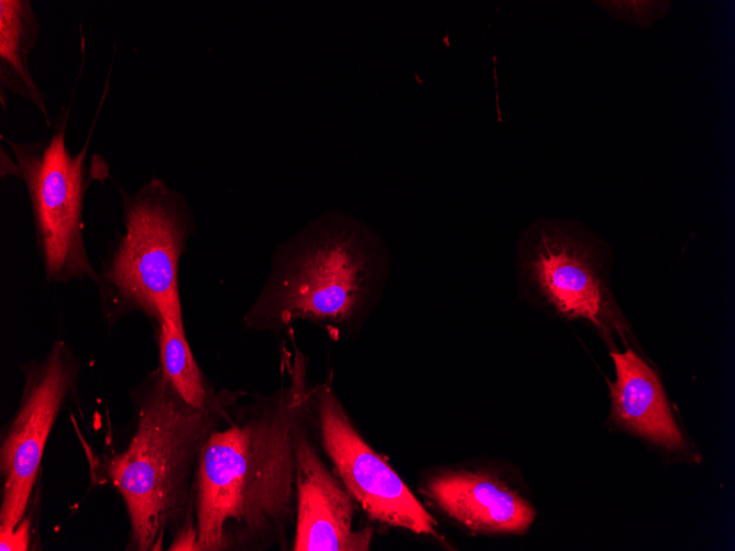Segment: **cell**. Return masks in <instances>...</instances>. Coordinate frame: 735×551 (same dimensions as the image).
Listing matches in <instances>:
<instances>
[{
  "instance_id": "6da1fadb",
  "label": "cell",
  "mask_w": 735,
  "mask_h": 551,
  "mask_svg": "<svg viewBox=\"0 0 735 551\" xmlns=\"http://www.w3.org/2000/svg\"><path fill=\"white\" fill-rule=\"evenodd\" d=\"M289 383L237 407L206 441L194 486V550H290L296 518L295 427L310 386L304 354Z\"/></svg>"
},
{
  "instance_id": "7a4b0ae2",
  "label": "cell",
  "mask_w": 735,
  "mask_h": 551,
  "mask_svg": "<svg viewBox=\"0 0 735 551\" xmlns=\"http://www.w3.org/2000/svg\"><path fill=\"white\" fill-rule=\"evenodd\" d=\"M134 429L105 462L129 519L127 550H194V486L202 448L242 393L209 409L188 405L157 365L130 392Z\"/></svg>"
},
{
  "instance_id": "3957f363",
  "label": "cell",
  "mask_w": 735,
  "mask_h": 551,
  "mask_svg": "<svg viewBox=\"0 0 735 551\" xmlns=\"http://www.w3.org/2000/svg\"><path fill=\"white\" fill-rule=\"evenodd\" d=\"M390 269L388 251L369 225L341 212L320 216L275 251L244 328L281 333L301 320L341 335L376 302Z\"/></svg>"
},
{
  "instance_id": "277c9868",
  "label": "cell",
  "mask_w": 735,
  "mask_h": 551,
  "mask_svg": "<svg viewBox=\"0 0 735 551\" xmlns=\"http://www.w3.org/2000/svg\"><path fill=\"white\" fill-rule=\"evenodd\" d=\"M121 222L102 258L95 285L110 324L131 312L175 323L185 331L178 287L179 262L196 231L185 197L161 178L134 192L120 187Z\"/></svg>"
},
{
  "instance_id": "5b68a950",
  "label": "cell",
  "mask_w": 735,
  "mask_h": 551,
  "mask_svg": "<svg viewBox=\"0 0 735 551\" xmlns=\"http://www.w3.org/2000/svg\"><path fill=\"white\" fill-rule=\"evenodd\" d=\"M106 85L86 141L77 153L66 145L75 90L52 122V133L30 142H15L1 134L18 166L17 177L25 185L35 244L45 278L51 284L90 279L98 271L90 263L85 240L84 209L87 191L96 180L109 177V165L99 154L88 158L89 143L109 90Z\"/></svg>"
},
{
  "instance_id": "8992f818",
  "label": "cell",
  "mask_w": 735,
  "mask_h": 551,
  "mask_svg": "<svg viewBox=\"0 0 735 551\" xmlns=\"http://www.w3.org/2000/svg\"><path fill=\"white\" fill-rule=\"evenodd\" d=\"M23 388L0 441V538L25 516L52 429L76 394L80 360L63 339L43 359L21 364Z\"/></svg>"
},
{
  "instance_id": "52a82bcc",
  "label": "cell",
  "mask_w": 735,
  "mask_h": 551,
  "mask_svg": "<svg viewBox=\"0 0 735 551\" xmlns=\"http://www.w3.org/2000/svg\"><path fill=\"white\" fill-rule=\"evenodd\" d=\"M597 250L596 240L579 224L541 218L523 233L518 261L525 285L556 311L608 334L622 329Z\"/></svg>"
},
{
  "instance_id": "ba28073f",
  "label": "cell",
  "mask_w": 735,
  "mask_h": 551,
  "mask_svg": "<svg viewBox=\"0 0 735 551\" xmlns=\"http://www.w3.org/2000/svg\"><path fill=\"white\" fill-rule=\"evenodd\" d=\"M309 414L339 480L370 519L418 535H435L436 520L394 469L352 425L329 383L310 387Z\"/></svg>"
},
{
  "instance_id": "9c48e42d",
  "label": "cell",
  "mask_w": 735,
  "mask_h": 551,
  "mask_svg": "<svg viewBox=\"0 0 735 551\" xmlns=\"http://www.w3.org/2000/svg\"><path fill=\"white\" fill-rule=\"evenodd\" d=\"M309 423L307 401L295 427L296 518L290 550L366 551L373 528H354L355 500L323 463Z\"/></svg>"
},
{
  "instance_id": "30bf717a",
  "label": "cell",
  "mask_w": 735,
  "mask_h": 551,
  "mask_svg": "<svg viewBox=\"0 0 735 551\" xmlns=\"http://www.w3.org/2000/svg\"><path fill=\"white\" fill-rule=\"evenodd\" d=\"M427 488L445 513L471 530L522 532L536 516L524 497L490 472L448 473Z\"/></svg>"
},
{
  "instance_id": "8fae6325",
  "label": "cell",
  "mask_w": 735,
  "mask_h": 551,
  "mask_svg": "<svg viewBox=\"0 0 735 551\" xmlns=\"http://www.w3.org/2000/svg\"><path fill=\"white\" fill-rule=\"evenodd\" d=\"M611 357L616 373L611 386L615 419L665 449H682L684 441L656 371L632 349L611 352Z\"/></svg>"
},
{
  "instance_id": "7c38bea8",
  "label": "cell",
  "mask_w": 735,
  "mask_h": 551,
  "mask_svg": "<svg viewBox=\"0 0 735 551\" xmlns=\"http://www.w3.org/2000/svg\"><path fill=\"white\" fill-rule=\"evenodd\" d=\"M41 25L29 0H0V95L6 111L4 93L31 102L52 126L45 96L30 71L29 58L40 38Z\"/></svg>"
},
{
  "instance_id": "4fadbf2b",
  "label": "cell",
  "mask_w": 735,
  "mask_h": 551,
  "mask_svg": "<svg viewBox=\"0 0 735 551\" xmlns=\"http://www.w3.org/2000/svg\"><path fill=\"white\" fill-rule=\"evenodd\" d=\"M158 367L163 377L191 407L209 409L222 399L226 389L215 392L198 366L185 331L169 321L155 327Z\"/></svg>"
},
{
  "instance_id": "5bb4252c",
  "label": "cell",
  "mask_w": 735,
  "mask_h": 551,
  "mask_svg": "<svg viewBox=\"0 0 735 551\" xmlns=\"http://www.w3.org/2000/svg\"><path fill=\"white\" fill-rule=\"evenodd\" d=\"M615 19L637 23L641 27L651 25L655 19L666 13V1H599Z\"/></svg>"
},
{
  "instance_id": "9a60e30c",
  "label": "cell",
  "mask_w": 735,
  "mask_h": 551,
  "mask_svg": "<svg viewBox=\"0 0 735 551\" xmlns=\"http://www.w3.org/2000/svg\"><path fill=\"white\" fill-rule=\"evenodd\" d=\"M30 530H31V520L28 517L18 524V526L12 530V532L4 537L0 538V550L1 551H25L29 548L30 543Z\"/></svg>"
}]
</instances>
